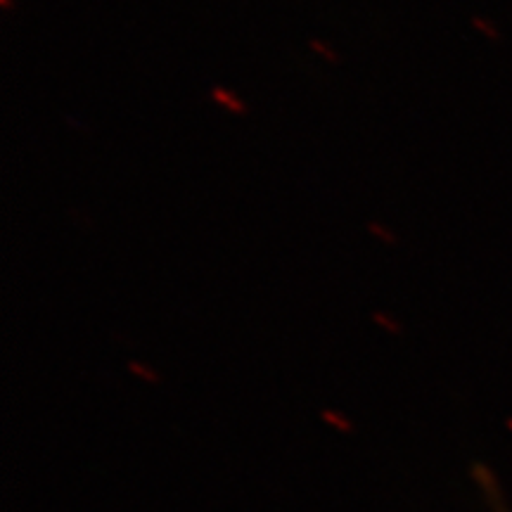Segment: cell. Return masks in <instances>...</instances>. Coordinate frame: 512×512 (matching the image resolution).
Returning <instances> with one entry per match:
<instances>
[{
  "mask_svg": "<svg viewBox=\"0 0 512 512\" xmlns=\"http://www.w3.org/2000/svg\"><path fill=\"white\" fill-rule=\"evenodd\" d=\"M472 27H475L477 31H482V34H486V36H494V41L498 38V29L489 22V19L475 17V19H472Z\"/></svg>",
  "mask_w": 512,
  "mask_h": 512,
  "instance_id": "7",
  "label": "cell"
},
{
  "mask_svg": "<svg viewBox=\"0 0 512 512\" xmlns=\"http://www.w3.org/2000/svg\"><path fill=\"white\" fill-rule=\"evenodd\" d=\"M370 320L380 328L382 332H387V335L392 337H401L403 335V323L396 316H392L389 311H373V316H370Z\"/></svg>",
  "mask_w": 512,
  "mask_h": 512,
  "instance_id": "4",
  "label": "cell"
},
{
  "mask_svg": "<svg viewBox=\"0 0 512 512\" xmlns=\"http://www.w3.org/2000/svg\"><path fill=\"white\" fill-rule=\"evenodd\" d=\"M309 48H311V53L316 55V57H320V60H323V62H328V64H339V62H342V57H339L337 50L332 48L328 41H323V38H309Z\"/></svg>",
  "mask_w": 512,
  "mask_h": 512,
  "instance_id": "5",
  "label": "cell"
},
{
  "mask_svg": "<svg viewBox=\"0 0 512 512\" xmlns=\"http://www.w3.org/2000/svg\"><path fill=\"white\" fill-rule=\"evenodd\" d=\"M128 373L136 377V380L147 382V384L162 382V375H159L155 368L147 366V363H143V361H128Z\"/></svg>",
  "mask_w": 512,
  "mask_h": 512,
  "instance_id": "6",
  "label": "cell"
},
{
  "mask_svg": "<svg viewBox=\"0 0 512 512\" xmlns=\"http://www.w3.org/2000/svg\"><path fill=\"white\" fill-rule=\"evenodd\" d=\"M3 8H5V10H12V3H10V0H3Z\"/></svg>",
  "mask_w": 512,
  "mask_h": 512,
  "instance_id": "8",
  "label": "cell"
},
{
  "mask_svg": "<svg viewBox=\"0 0 512 512\" xmlns=\"http://www.w3.org/2000/svg\"><path fill=\"white\" fill-rule=\"evenodd\" d=\"M320 420L339 434H351L356 430L354 420H351L349 415H344L342 411H335V408H325V411H320Z\"/></svg>",
  "mask_w": 512,
  "mask_h": 512,
  "instance_id": "3",
  "label": "cell"
},
{
  "mask_svg": "<svg viewBox=\"0 0 512 512\" xmlns=\"http://www.w3.org/2000/svg\"><path fill=\"white\" fill-rule=\"evenodd\" d=\"M366 230H368L370 238L377 240L384 247H396L401 242V235L396 233L392 226H387V223H382V221H368Z\"/></svg>",
  "mask_w": 512,
  "mask_h": 512,
  "instance_id": "2",
  "label": "cell"
},
{
  "mask_svg": "<svg viewBox=\"0 0 512 512\" xmlns=\"http://www.w3.org/2000/svg\"><path fill=\"white\" fill-rule=\"evenodd\" d=\"M209 100L214 102L221 112L233 114V117H247L249 114V105L242 100V95H238L228 86H211Z\"/></svg>",
  "mask_w": 512,
  "mask_h": 512,
  "instance_id": "1",
  "label": "cell"
}]
</instances>
